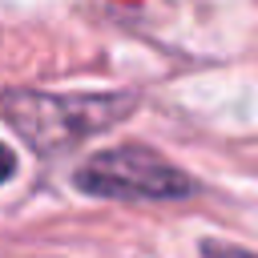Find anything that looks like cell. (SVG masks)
I'll use <instances>...</instances> for the list:
<instances>
[{
    "label": "cell",
    "instance_id": "1",
    "mask_svg": "<svg viewBox=\"0 0 258 258\" xmlns=\"http://www.w3.org/2000/svg\"><path fill=\"white\" fill-rule=\"evenodd\" d=\"M137 109V93H44V89H8L0 93V113L8 125L44 157L64 153Z\"/></svg>",
    "mask_w": 258,
    "mask_h": 258
},
{
    "label": "cell",
    "instance_id": "3",
    "mask_svg": "<svg viewBox=\"0 0 258 258\" xmlns=\"http://www.w3.org/2000/svg\"><path fill=\"white\" fill-rule=\"evenodd\" d=\"M12 173H16V153L8 145H0V181H8Z\"/></svg>",
    "mask_w": 258,
    "mask_h": 258
},
{
    "label": "cell",
    "instance_id": "2",
    "mask_svg": "<svg viewBox=\"0 0 258 258\" xmlns=\"http://www.w3.org/2000/svg\"><path fill=\"white\" fill-rule=\"evenodd\" d=\"M73 185L89 198L113 202H181L194 198V177L145 145L97 149L73 169Z\"/></svg>",
    "mask_w": 258,
    "mask_h": 258
}]
</instances>
